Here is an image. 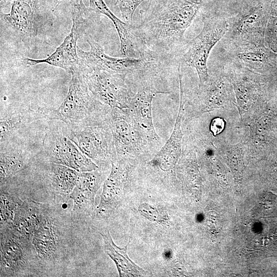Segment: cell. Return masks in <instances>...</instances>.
<instances>
[{
	"mask_svg": "<svg viewBox=\"0 0 277 277\" xmlns=\"http://www.w3.org/2000/svg\"><path fill=\"white\" fill-rule=\"evenodd\" d=\"M107 121L112 135L115 160L134 157L143 151L148 142L128 109L111 108Z\"/></svg>",
	"mask_w": 277,
	"mask_h": 277,
	"instance_id": "10",
	"label": "cell"
},
{
	"mask_svg": "<svg viewBox=\"0 0 277 277\" xmlns=\"http://www.w3.org/2000/svg\"><path fill=\"white\" fill-rule=\"evenodd\" d=\"M78 172L66 166L50 163L48 174L50 187L54 195L67 199L75 187Z\"/></svg>",
	"mask_w": 277,
	"mask_h": 277,
	"instance_id": "20",
	"label": "cell"
},
{
	"mask_svg": "<svg viewBox=\"0 0 277 277\" xmlns=\"http://www.w3.org/2000/svg\"><path fill=\"white\" fill-rule=\"evenodd\" d=\"M35 118V114L20 111L10 112L1 116V143L6 142L21 128L28 124Z\"/></svg>",
	"mask_w": 277,
	"mask_h": 277,
	"instance_id": "22",
	"label": "cell"
},
{
	"mask_svg": "<svg viewBox=\"0 0 277 277\" xmlns=\"http://www.w3.org/2000/svg\"><path fill=\"white\" fill-rule=\"evenodd\" d=\"M266 41L269 47L277 52V18L271 17L266 30Z\"/></svg>",
	"mask_w": 277,
	"mask_h": 277,
	"instance_id": "29",
	"label": "cell"
},
{
	"mask_svg": "<svg viewBox=\"0 0 277 277\" xmlns=\"http://www.w3.org/2000/svg\"><path fill=\"white\" fill-rule=\"evenodd\" d=\"M91 93L110 108L129 109L134 94L126 82V76L107 71L79 65Z\"/></svg>",
	"mask_w": 277,
	"mask_h": 277,
	"instance_id": "5",
	"label": "cell"
},
{
	"mask_svg": "<svg viewBox=\"0 0 277 277\" xmlns=\"http://www.w3.org/2000/svg\"><path fill=\"white\" fill-rule=\"evenodd\" d=\"M225 120L220 117L213 118L210 123L209 129L212 135L214 136L222 133L225 127Z\"/></svg>",
	"mask_w": 277,
	"mask_h": 277,
	"instance_id": "30",
	"label": "cell"
},
{
	"mask_svg": "<svg viewBox=\"0 0 277 277\" xmlns=\"http://www.w3.org/2000/svg\"><path fill=\"white\" fill-rule=\"evenodd\" d=\"M43 149L50 163L66 166L78 172L92 171L98 168L69 138L67 126L49 128L44 136Z\"/></svg>",
	"mask_w": 277,
	"mask_h": 277,
	"instance_id": "7",
	"label": "cell"
},
{
	"mask_svg": "<svg viewBox=\"0 0 277 277\" xmlns=\"http://www.w3.org/2000/svg\"><path fill=\"white\" fill-rule=\"evenodd\" d=\"M72 23L77 28L84 24L91 10L86 7L83 0H70Z\"/></svg>",
	"mask_w": 277,
	"mask_h": 277,
	"instance_id": "27",
	"label": "cell"
},
{
	"mask_svg": "<svg viewBox=\"0 0 277 277\" xmlns=\"http://www.w3.org/2000/svg\"><path fill=\"white\" fill-rule=\"evenodd\" d=\"M78 33L77 28L72 24L69 34L50 55L39 60L25 57L23 58L24 62L29 66L46 63L71 73L73 70L79 68L80 59L77 47Z\"/></svg>",
	"mask_w": 277,
	"mask_h": 277,
	"instance_id": "15",
	"label": "cell"
},
{
	"mask_svg": "<svg viewBox=\"0 0 277 277\" xmlns=\"http://www.w3.org/2000/svg\"><path fill=\"white\" fill-rule=\"evenodd\" d=\"M41 275L28 239L13 226L1 225V276Z\"/></svg>",
	"mask_w": 277,
	"mask_h": 277,
	"instance_id": "4",
	"label": "cell"
},
{
	"mask_svg": "<svg viewBox=\"0 0 277 277\" xmlns=\"http://www.w3.org/2000/svg\"><path fill=\"white\" fill-rule=\"evenodd\" d=\"M104 242L105 252L114 262L120 276H141L146 271L133 262L127 253V245L124 247L117 246L113 242L108 229L104 233H100Z\"/></svg>",
	"mask_w": 277,
	"mask_h": 277,
	"instance_id": "19",
	"label": "cell"
},
{
	"mask_svg": "<svg viewBox=\"0 0 277 277\" xmlns=\"http://www.w3.org/2000/svg\"><path fill=\"white\" fill-rule=\"evenodd\" d=\"M166 93L157 91L144 83L134 93L128 109L141 132L148 143L159 140L152 118V102L155 94Z\"/></svg>",
	"mask_w": 277,
	"mask_h": 277,
	"instance_id": "14",
	"label": "cell"
},
{
	"mask_svg": "<svg viewBox=\"0 0 277 277\" xmlns=\"http://www.w3.org/2000/svg\"><path fill=\"white\" fill-rule=\"evenodd\" d=\"M104 179L98 169L88 172H78L75 187L69 198L73 201L71 217L80 219L93 213L94 198Z\"/></svg>",
	"mask_w": 277,
	"mask_h": 277,
	"instance_id": "12",
	"label": "cell"
},
{
	"mask_svg": "<svg viewBox=\"0 0 277 277\" xmlns=\"http://www.w3.org/2000/svg\"><path fill=\"white\" fill-rule=\"evenodd\" d=\"M271 53L262 45L247 48L238 55V57L246 66L253 69H260L266 65H270Z\"/></svg>",
	"mask_w": 277,
	"mask_h": 277,
	"instance_id": "24",
	"label": "cell"
},
{
	"mask_svg": "<svg viewBox=\"0 0 277 277\" xmlns=\"http://www.w3.org/2000/svg\"><path fill=\"white\" fill-rule=\"evenodd\" d=\"M66 217L54 207L36 202L21 225L20 232L31 243L41 275L69 252L72 239Z\"/></svg>",
	"mask_w": 277,
	"mask_h": 277,
	"instance_id": "2",
	"label": "cell"
},
{
	"mask_svg": "<svg viewBox=\"0 0 277 277\" xmlns=\"http://www.w3.org/2000/svg\"><path fill=\"white\" fill-rule=\"evenodd\" d=\"M1 17L24 38L35 37L43 25L37 15L36 0H15L10 12L1 11Z\"/></svg>",
	"mask_w": 277,
	"mask_h": 277,
	"instance_id": "13",
	"label": "cell"
},
{
	"mask_svg": "<svg viewBox=\"0 0 277 277\" xmlns=\"http://www.w3.org/2000/svg\"><path fill=\"white\" fill-rule=\"evenodd\" d=\"M228 23L215 18H204L200 33L189 43L183 56V63L194 68L199 76L200 86L208 80L207 60L211 50L227 33Z\"/></svg>",
	"mask_w": 277,
	"mask_h": 277,
	"instance_id": "8",
	"label": "cell"
},
{
	"mask_svg": "<svg viewBox=\"0 0 277 277\" xmlns=\"http://www.w3.org/2000/svg\"><path fill=\"white\" fill-rule=\"evenodd\" d=\"M90 45L88 51L77 47L80 65L123 75H145L146 72L156 67L155 57L144 52L140 57H114L105 53L102 46L91 37L87 40Z\"/></svg>",
	"mask_w": 277,
	"mask_h": 277,
	"instance_id": "6",
	"label": "cell"
},
{
	"mask_svg": "<svg viewBox=\"0 0 277 277\" xmlns=\"http://www.w3.org/2000/svg\"><path fill=\"white\" fill-rule=\"evenodd\" d=\"M202 0H157L142 15L136 27L144 51L173 53L185 43V32L196 17Z\"/></svg>",
	"mask_w": 277,
	"mask_h": 277,
	"instance_id": "1",
	"label": "cell"
},
{
	"mask_svg": "<svg viewBox=\"0 0 277 277\" xmlns=\"http://www.w3.org/2000/svg\"><path fill=\"white\" fill-rule=\"evenodd\" d=\"M71 74L67 95L60 106L48 114V117L63 122L70 128L106 120L110 110L94 97L79 68Z\"/></svg>",
	"mask_w": 277,
	"mask_h": 277,
	"instance_id": "3",
	"label": "cell"
},
{
	"mask_svg": "<svg viewBox=\"0 0 277 277\" xmlns=\"http://www.w3.org/2000/svg\"><path fill=\"white\" fill-rule=\"evenodd\" d=\"M231 82L239 111L242 113L254 102L257 95L255 86L254 83L246 79H232Z\"/></svg>",
	"mask_w": 277,
	"mask_h": 277,
	"instance_id": "23",
	"label": "cell"
},
{
	"mask_svg": "<svg viewBox=\"0 0 277 277\" xmlns=\"http://www.w3.org/2000/svg\"><path fill=\"white\" fill-rule=\"evenodd\" d=\"M27 153L18 147H1V186L21 170L27 164Z\"/></svg>",
	"mask_w": 277,
	"mask_h": 277,
	"instance_id": "21",
	"label": "cell"
},
{
	"mask_svg": "<svg viewBox=\"0 0 277 277\" xmlns=\"http://www.w3.org/2000/svg\"><path fill=\"white\" fill-rule=\"evenodd\" d=\"M12 1L13 0H1V8L10 4Z\"/></svg>",
	"mask_w": 277,
	"mask_h": 277,
	"instance_id": "31",
	"label": "cell"
},
{
	"mask_svg": "<svg viewBox=\"0 0 277 277\" xmlns=\"http://www.w3.org/2000/svg\"><path fill=\"white\" fill-rule=\"evenodd\" d=\"M266 21V14L262 6H250L228 23L227 32L233 42L241 45L248 48L262 45Z\"/></svg>",
	"mask_w": 277,
	"mask_h": 277,
	"instance_id": "11",
	"label": "cell"
},
{
	"mask_svg": "<svg viewBox=\"0 0 277 277\" xmlns=\"http://www.w3.org/2000/svg\"><path fill=\"white\" fill-rule=\"evenodd\" d=\"M22 201L17 196L1 188V225H12L15 213Z\"/></svg>",
	"mask_w": 277,
	"mask_h": 277,
	"instance_id": "25",
	"label": "cell"
},
{
	"mask_svg": "<svg viewBox=\"0 0 277 277\" xmlns=\"http://www.w3.org/2000/svg\"><path fill=\"white\" fill-rule=\"evenodd\" d=\"M89 9L97 14H103L113 23L118 35L121 53L124 57H138L141 42L136 32V27L126 23L117 17L109 9L104 0H89Z\"/></svg>",
	"mask_w": 277,
	"mask_h": 277,
	"instance_id": "17",
	"label": "cell"
},
{
	"mask_svg": "<svg viewBox=\"0 0 277 277\" xmlns=\"http://www.w3.org/2000/svg\"><path fill=\"white\" fill-rule=\"evenodd\" d=\"M146 0H115L123 18L131 24L134 13L137 7Z\"/></svg>",
	"mask_w": 277,
	"mask_h": 277,
	"instance_id": "28",
	"label": "cell"
},
{
	"mask_svg": "<svg viewBox=\"0 0 277 277\" xmlns=\"http://www.w3.org/2000/svg\"><path fill=\"white\" fill-rule=\"evenodd\" d=\"M121 168L118 162H111L110 172L104 183L100 203L95 212L97 217H108L117 206L124 186V176Z\"/></svg>",
	"mask_w": 277,
	"mask_h": 277,
	"instance_id": "18",
	"label": "cell"
},
{
	"mask_svg": "<svg viewBox=\"0 0 277 277\" xmlns=\"http://www.w3.org/2000/svg\"><path fill=\"white\" fill-rule=\"evenodd\" d=\"M179 76L180 103L174 128L166 143L151 161V163L157 165L164 171L170 170L175 166L182 152V140L183 134L181 129V125L184 111L185 97L180 71H179Z\"/></svg>",
	"mask_w": 277,
	"mask_h": 277,
	"instance_id": "16",
	"label": "cell"
},
{
	"mask_svg": "<svg viewBox=\"0 0 277 277\" xmlns=\"http://www.w3.org/2000/svg\"><path fill=\"white\" fill-rule=\"evenodd\" d=\"M67 131L72 141L94 162L115 161V152L107 118L91 125L73 128L67 127Z\"/></svg>",
	"mask_w": 277,
	"mask_h": 277,
	"instance_id": "9",
	"label": "cell"
},
{
	"mask_svg": "<svg viewBox=\"0 0 277 277\" xmlns=\"http://www.w3.org/2000/svg\"><path fill=\"white\" fill-rule=\"evenodd\" d=\"M140 214L151 222L166 225L169 218L167 213L160 211L155 206L148 203H142L138 206Z\"/></svg>",
	"mask_w": 277,
	"mask_h": 277,
	"instance_id": "26",
	"label": "cell"
}]
</instances>
